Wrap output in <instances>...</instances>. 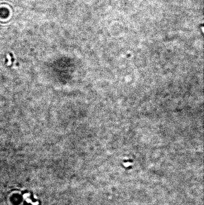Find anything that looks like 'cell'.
<instances>
[{
  "label": "cell",
  "mask_w": 204,
  "mask_h": 205,
  "mask_svg": "<svg viewBox=\"0 0 204 205\" xmlns=\"http://www.w3.org/2000/svg\"><path fill=\"white\" fill-rule=\"evenodd\" d=\"M24 198L28 203H31V204H32L33 205H38V202H33L31 201V199H29V194H25L24 195Z\"/></svg>",
  "instance_id": "6da1fadb"
}]
</instances>
